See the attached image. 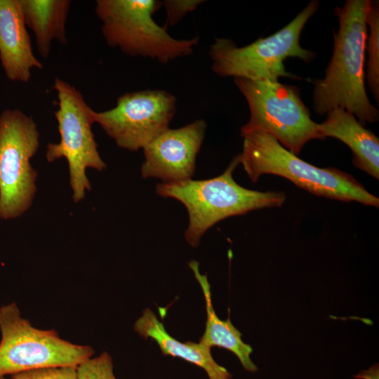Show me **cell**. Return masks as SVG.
Wrapping results in <instances>:
<instances>
[{
  "label": "cell",
  "instance_id": "obj_1",
  "mask_svg": "<svg viewBox=\"0 0 379 379\" xmlns=\"http://www.w3.org/2000/svg\"><path fill=\"white\" fill-rule=\"evenodd\" d=\"M371 0H347L335 8L339 28L334 32L333 52L323 79H314L313 109L323 115L335 108L353 114L363 125L377 122L378 109L365 89L367 15Z\"/></svg>",
  "mask_w": 379,
  "mask_h": 379
},
{
  "label": "cell",
  "instance_id": "obj_2",
  "mask_svg": "<svg viewBox=\"0 0 379 379\" xmlns=\"http://www.w3.org/2000/svg\"><path fill=\"white\" fill-rule=\"evenodd\" d=\"M241 135L244 138L243 149L237 155L238 159L253 182H257L263 174H273L315 195L378 207L379 199L351 175L335 168H321L312 165L263 131L253 130Z\"/></svg>",
  "mask_w": 379,
  "mask_h": 379
},
{
  "label": "cell",
  "instance_id": "obj_3",
  "mask_svg": "<svg viewBox=\"0 0 379 379\" xmlns=\"http://www.w3.org/2000/svg\"><path fill=\"white\" fill-rule=\"evenodd\" d=\"M239 164L236 156L217 177L157 185V194L175 199L185 206L189 222L185 237L192 246H197L204 234L223 219L257 209L280 207L285 201L284 192H260L239 185L232 175Z\"/></svg>",
  "mask_w": 379,
  "mask_h": 379
},
{
  "label": "cell",
  "instance_id": "obj_4",
  "mask_svg": "<svg viewBox=\"0 0 379 379\" xmlns=\"http://www.w3.org/2000/svg\"><path fill=\"white\" fill-rule=\"evenodd\" d=\"M319 4L311 1L288 24L267 37L245 46L232 39L215 38L209 49L212 71L222 77L279 81L280 77L300 79L286 71L284 61L295 57L305 62L315 53L300 44L301 32Z\"/></svg>",
  "mask_w": 379,
  "mask_h": 379
},
{
  "label": "cell",
  "instance_id": "obj_5",
  "mask_svg": "<svg viewBox=\"0 0 379 379\" xmlns=\"http://www.w3.org/2000/svg\"><path fill=\"white\" fill-rule=\"evenodd\" d=\"M162 6L157 0H98L95 13L101 32L111 48L131 56H142L168 63L188 56L199 37L177 39L158 25L153 15Z\"/></svg>",
  "mask_w": 379,
  "mask_h": 379
},
{
  "label": "cell",
  "instance_id": "obj_6",
  "mask_svg": "<svg viewBox=\"0 0 379 379\" xmlns=\"http://www.w3.org/2000/svg\"><path fill=\"white\" fill-rule=\"evenodd\" d=\"M234 81L250 111V119L241 128V133L263 131L295 155L310 140H321L318 124L311 119L296 86L243 78Z\"/></svg>",
  "mask_w": 379,
  "mask_h": 379
},
{
  "label": "cell",
  "instance_id": "obj_7",
  "mask_svg": "<svg viewBox=\"0 0 379 379\" xmlns=\"http://www.w3.org/2000/svg\"><path fill=\"white\" fill-rule=\"evenodd\" d=\"M0 378L46 367H77L94 354L91 346L63 340L55 330L34 327L15 302L0 307Z\"/></svg>",
  "mask_w": 379,
  "mask_h": 379
},
{
  "label": "cell",
  "instance_id": "obj_8",
  "mask_svg": "<svg viewBox=\"0 0 379 379\" xmlns=\"http://www.w3.org/2000/svg\"><path fill=\"white\" fill-rule=\"evenodd\" d=\"M53 88L58 100L55 117L60 141L48 144L46 157L49 162L62 158L67 160L72 199L77 203L91 190L86 169L102 171L106 168L92 131L95 111L86 102L80 91L68 82L57 77Z\"/></svg>",
  "mask_w": 379,
  "mask_h": 379
},
{
  "label": "cell",
  "instance_id": "obj_9",
  "mask_svg": "<svg viewBox=\"0 0 379 379\" xmlns=\"http://www.w3.org/2000/svg\"><path fill=\"white\" fill-rule=\"evenodd\" d=\"M39 146V133L33 118L20 109H6L0 115V218L24 214L36 192L37 172L31 159Z\"/></svg>",
  "mask_w": 379,
  "mask_h": 379
},
{
  "label": "cell",
  "instance_id": "obj_10",
  "mask_svg": "<svg viewBox=\"0 0 379 379\" xmlns=\"http://www.w3.org/2000/svg\"><path fill=\"white\" fill-rule=\"evenodd\" d=\"M175 110L173 94L144 90L121 95L113 108L95 112V121L117 146L133 152L169 128Z\"/></svg>",
  "mask_w": 379,
  "mask_h": 379
},
{
  "label": "cell",
  "instance_id": "obj_11",
  "mask_svg": "<svg viewBox=\"0 0 379 379\" xmlns=\"http://www.w3.org/2000/svg\"><path fill=\"white\" fill-rule=\"evenodd\" d=\"M206 129V121L199 119L161 133L142 149V176L158 178L164 183L192 179Z\"/></svg>",
  "mask_w": 379,
  "mask_h": 379
},
{
  "label": "cell",
  "instance_id": "obj_12",
  "mask_svg": "<svg viewBox=\"0 0 379 379\" xmlns=\"http://www.w3.org/2000/svg\"><path fill=\"white\" fill-rule=\"evenodd\" d=\"M20 0H0V61L7 78L27 83L33 68L41 69L26 29Z\"/></svg>",
  "mask_w": 379,
  "mask_h": 379
},
{
  "label": "cell",
  "instance_id": "obj_13",
  "mask_svg": "<svg viewBox=\"0 0 379 379\" xmlns=\"http://www.w3.org/2000/svg\"><path fill=\"white\" fill-rule=\"evenodd\" d=\"M326 114V119L318 124L321 140L331 137L342 141L352 151L354 166L378 180V138L346 109L335 108Z\"/></svg>",
  "mask_w": 379,
  "mask_h": 379
},
{
  "label": "cell",
  "instance_id": "obj_14",
  "mask_svg": "<svg viewBox=\"0 0 379 379\" xmlns=\"http://www.w3.org/2000/svg\"><path fill=\"white\" fill-rule=\"evenodd\" d=\"M134 330L140 336L152 338L157 342L164 355L179 357L203 368L209 379H230L232 375L213 359L211 349L191 341L182 343L166 331L163 323L149 309L143 311L134 324Z\"/></svg>",
  "mask_w": 379,
  "mask_h": 379
},
{
  "label": "cell",
  "instance_id": "obj_15",
  "mask_svg": "<svg viewBox=\"0 0 379 379\" xmlns=\"http://www.w3.org/2000/svg\"><path fill=\"white\" fill-rule=\"evenodd\" d=\"M24 21L35 38L38 51L47 58L51 43L67 42L66 22L70 10L69 0H20Z\"/></svg>",
  "mask_w": 379,
  "mask_h": 379
},
{
  "label": "cell",
  "instance_id": "obj_16",
  "mask_svg": "<svg viewBox=\"0 0 379 379\" xmlns=\"http://www.w3.org/2000/svg\"><path fill=\"white\" fill-rule=\"evenodd\" d=\"M189 266L202 289L206 302V328L199 343L210 349L212 347H218L228 350L238 357L246 371H258L257 366L250 357L253 352L251 346L242 340L241 333L234 326L230 319L222 320L216 315L212 304L211 287L207 276L200 273L197 261L192 260Z\"/></svg>",
  "mask_w": 379,
  "mask_h": 379
},
{
  "label": "cell",
  "instance_id": "obj_17",
  "mask_svg": "<svg viewBox=\"0 0 379 379\" xmlns=\"http://www.w3.org/2000/svg\"><path fill=\"white\" fill-rule=\"evenodd\" d=\"M369 34L366 49L368 53L367 83L375 101H379V1L371 0L367 18Z\"/></svg>",
  "mask_w": 379,
  "mask_h": 379
},
{
  "label": "cell",
  "instance_id": "obj_18",
  "mask_svg": "<svg viewBox=\"0 0 379 379\" xmlns=\"http://www.w3.org/2000/svg\"><path fill=\"white\" fill-rule=\"evenodd\" d=\"M77 379H117L111 356L104 352L86 359L77 367Z\"/></svg>",
  "mask_w": 379,
  "mask_h": 379
},
{
  "label": "cell",
  "instance_id": "obj_19",
  "mask_svg": "<svg viewBox=\"0 0 379 379\" xmlns=\"http://www.w3.org/2000/svg\"><path fill=\"white\" fill-rule=\"evenodd\" d=\"M11 379H77V367L57 366L33 369L12 375Z\"/></svg>",
  "mask_w": 379,
  "mask_h": 379
},
{
  "label": "cell",
  "instance_id": "obj_20",
  "mask_svg": "<svg viewBox=\"0 0 379 379\" xmlns=\"http://www.w3.org/2000/svg\"><path fill=\"white\" fill-rule=\"evenodd\" d=\"M205 1L202 0H165L162 1L166 12L164 27L176 25L187 13L194 11Z\"/></svg>",
  "mask_w": 379,
  "mask_h": 379
},
{
  "label": "cell",
  "instance_id": "obj_21",
  "mask_svg": "<svg viewBox=\"0 0 379 379\" xmlns=\"http://www.w3.org/2000/svg\"><path fill=\"white\" fill-rule=\"evenodd\" d=\"M356 378L361 379H378V365L375 364L368 371H364L358 375H354Z\"/></svg>",
  "mask_w": 379,
  "mask_h": 379
},
{
  "label": "cell",
  "instance_id": "obj_22",
  "mask_svg": "<svg viewBox=\"0 0 379 379\" xmlns=\"http://www.w3.org/2000/svg\"><path fill=\"white\" fill-rule=\"evenodd\" d=\"M0 379H6V378H0Z\"/></svg>",
  "mask_w": 379,
  "mask_h": 379
}]
</instances>
